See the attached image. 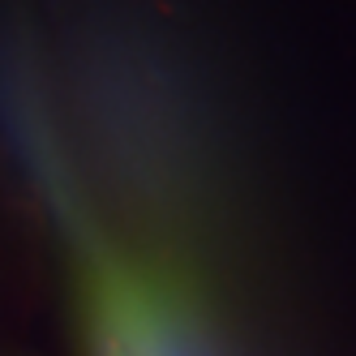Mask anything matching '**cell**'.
Returning a JSON list of instances; mask_svg holds the SVG:
<instances>
[]
</instances>
